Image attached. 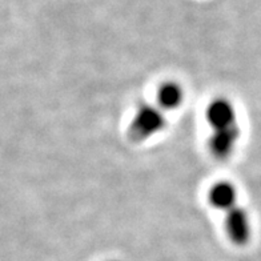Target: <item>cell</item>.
<instances>
[{"instance_id":"5","label":"cell","mask_w":261,"mask_h":261,"mask_svg":"<svg viewBox=\"0 0 261 261\" xmlns=\"http://www.w3.org/2000/svg\"><path fill=\"white\" fill-rule=\"evenodd\" d=\"M208 201L213 208L227 212L228 210L237 205V189L229 181L215 182L208 191Z\"/></svg>"},{"instance_id":"7","label":"cell","mask_w":261,"mask_h":261,"mask_svg":"<svg viewBox=\"0 0 261 261\" xmlns=\"http://www.w3.org/2000/svg\"><path fill=\"white\" fill-rule=\"evenodd\" d=\"M112 261H115V260H112Z\"/></svg>"},{"instance_id":"3","label":"cell","mask_w":261,"mask_h":261,"mask_svg":"<svg viewBox=\"0 0 261 261\" xmlns=\"http://www.w3.org/2000/svg\"><path fill=\"white\" fill-rule=\"evenodd\" d=\"M206 120L212 130L225 129V128L237 125L236 111L233 104L225 97H216L206 107Z\"/></svg>"},{"instance_id":"2","label":"cell","mask_w":261,"mask_h":261,"mask_svg":"<svg viewBox=\"0 0 261 261\" xmlns=\"http://www.w3.org/2000/svg\"><path fill=\"white\" fill-rule=\"evenodd\" d=\"M224 227L229 240L236 245H245L251 239L252 225L247 211L241 205H234L227 211Z\"/></svg>"},{"instance_id":"6","label":"cell","mask_w":261,"mask_h":261,"mask_svg":"<svg viewBox=\"0 0 261 261\" xmlns=\"http://www.w3.org/2000/svg\"><path fill=\"white\" fill-rule=\"evenodd\" d=\"M182 99H184V91L175 82H167L162 84L156 93L159 108L162 111L175 110L182 103Z\"/></svg>"},{"instance_id":"1","label":"cell","mask_w":261,"mask_h":261,"mask_svg":"<svg viewBox=\"0 0 261 261\" xmlns=\"http://www.w3.org/2000/svg\"><path fill=\"white\" fill-rule=\"evenodd\" d=\"M165 124L167 120H165L164 111L160 110L159 107L141 104L130 120L128 136L135 143H143L147 139L162 132Z\"/></svg>"},{"instance_id":"4","label":"cell","mask_w":261,"mask_h":261,"mask_svg":"<svg viewBox=\"0 0 261 261\" xmlns=\"http://www.w3.org/2000/svg\"><path fill=\"white\" fill-rule=\"evenodd\" d=\"M239 138H240L239 124L233 125V127L225 128V129L212 130V135L208 140L211 153L220 160L228 159L234 151Z\"/></svg>"}]
</instances>
